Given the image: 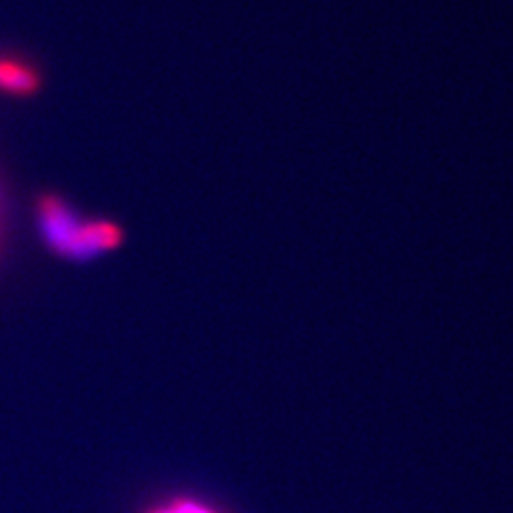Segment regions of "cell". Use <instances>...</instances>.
I'll return each instance as SVG.
<instances>
[{
  "label": "cell",
  "mask_w": 513,
  "mask_h": 513,
  "mask_svg": "<svg viewBox=\"0 0 513 513\" xmlns=\"http://www.w3.org/2000/svg\"><path fill=\"white\" fill-rule=\"evenodd\" d=\"M39 236L45 248L58 259L86 263L114 253L124 244V227L103 216H82L69 201L43 191L35 199Z\"/></svg>",
  "instance_id": "cell-1"
},
{
  "label": "cell",
  "mask_w": 513,
  "mask_h": 513,
  "mask_svg": "<svg viewBox=\"0 0 513 513\" xmlns=\"http://www.w3.org/2000/svg\"><path fill=\"white\" fill-rule=\"evenodd\" d=\"M43 90V73L18 54H0V95L11 99H33Z\"/></svg>",
  "instance_id": "cell-2"
},
{
  "label": "cell",
  "mask_w": 513,
  "mask_h": 513,
  "mask_svg": "<svg viewBox=\"0 0 513 513\" xmlns=\"http://www.w3.org/2000/svg\"><path fill=\"white\" fill-rule=\"evenodd\" d=\"M167 507H169L171 513H210L208 509L199 507V505H195L191 501H174V503L167 505Z\"/></svg>",
  "instance_id": "cell-3"
},
{
  "label": "cell",
  "mask_w": 513,
  "mask_h": 513,
  "mask_svg": "<svg viewBox=\"0 0 513 513\" xmlns=\"http://www.w3.org/2000/svg\"><path fill=\"white\" fill-rule=\"evenodd\" d=\"M5 191L3 186H0V246H3V240H5Z\"/></svg>",
  "instance_id": "cell-4"
}]
</instances>
